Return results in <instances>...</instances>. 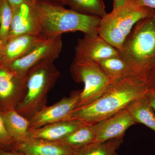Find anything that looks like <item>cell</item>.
I'll return each instance as SVG.
<instances>
[{"label": "cell", "instance_id": "1", "mask_svg": "<svg viewBox=\"0 0 155 155\" xmlns=\"http://www.w3.org/2000/svg\"><path fill=\"white\" fill-rule=\"evenodd\" d=\"M148 89L146 81L134 76L113 81L99 98L76 108L65 120H77L94 124L126 109L134 101L144 96Z\"/></svg>", "mask_w": 155, "mask_h": 155}, {"label": "cell", "instance_id": "2", "mask_svg": "<svg viewBox=\"0 0 155 155\" xmlns=\"http://www.w3.org/2000/svg\"><path fill=\"white\" fill-rule=\"evenodd\" d=\"M118 51L129 67L131 76L147 82L149 74L155 65L153 9L147 17L136 23Z\"/></svg>", "mask_w": 155, "mask_h": 155}, {"label": "cell", "instance_id": "3", "mask_svg": "<svg viewBox=\"0 0 155 155\" xmlns=\"http://www.w3.org/2000/svg\"><path fill=\"white\" fill-rule=\"evenodd\" d=\"M35 3L41 25V34L46 38L76 31L84 34L98 33L100 17L65 8L60 3L35 0Z\"/></svg>", "mask_w": 155, "mask_h": 155}, {"label": "cell", "instance_id": "4", "mask_svg": "<svg viewBox=\"0 0 155 155\" xmlns=\"http://www.w3.org/2000/svg\"><path fill=\"white\" fill-rule=\"evenodd\" d=\"M60 75V71L51 61L31 68L26 74L25 95L15 110L29 120L46 107L48 94Z\"/></svg>", "mask_w": 155, "mask_h": 155}, {"label": "cell", "instance_id": "5", "mask_svg": "<svg viewBox=\"0 0 155 155\" xmlns=\"http://www.w3.org/2000/svg\"><path fill=\"white\" fill-rule=\"evenodd\" d=\"M153 10L138 5L135 0H126L122 6L101 18L98 34L119 51L136 23L147 17Z\"/></svg>", "mask_w": 155, "mask_h": 155}, {"label": "cell", "instance_id": "6", "mask_svg": "<svg viewBox=\"0 0 155 155\" xmlns=\"http://www.w3.org/2000/svg\"><path fill=\"white\" fill-rule=\"evenodd\" d=\"M70 72L76 82H83L77 107L87 105L101 97L112 81L96 62L91 61H73Z\"/></svg>", "mask_w": 155, "mask_h": 155}, {"label": "cell", "instance_id": "7", "mask_svg": "<svg viewBox=\"0 0 155 155\" xmlns=\"http://www.w3.org/2000/svg\"><path fill=\"white\" fill-rule=\"evenodd\" d=\"M26 75L0 64V111L15 110L22 101L25 91Z\"/></svg>", "mask_w": 155, "mask_h": 155}, {"label": "cell", "instance_id": "8", "mask_svg": "<svg viewBox=\"0 0 155 155\" xmlns=\"http://www.w3.org/2000/svg\"><path fill=\"white\" fill-rule=\"evenodd\" d=\"M62 47L61 35L46 39L26 55L13 61L7 66L11 70L26 75L30 69L37 65L48 61L54 62L58 59Z\"/></svg>", "mask_w": 155, "mask_h": 155}, {"label": "cell", "instance_id": "9", "mask_svg": "<svg viewBox=\"0 0 155 155\" xmlns=\"http://www.w3.org/2000/svg\"><path fill=\"white\" fill-rule=\"evenodd\" d=\"M12 10L13 18L7 42L22 35H41V25L35 0L27 1Z\"/></svg>", "mask_w": 155, "mask_h": 155}, {"label": "cell", "instance_id": "10", "mask_svg": "<svg viewBox=\"0 0 155 155\" xmlns=\"http://www.w3.org/2000/svg\"><path fill=\"white\" fill-rule=\"evenodd\" d=\"M81 91H75L49 107H45L29 119V131L55 122L64 121L77 107Z\"/></svg>", "mask_w": 155, "mask_h": 155}, {"label": "cell", "instance_id": "11", "mask_svg": "<svg viewBox=\"0 0 155 155\" xmlns=\"http://www.w3.org/2000/svg\"><path fill=\"white\" fill-rule=\"evenodd\" d=\"M119 55V51L98 33L84 34L78 39L75 47L74 61L99 62L110 57Z\"/></svg>", "mask_w": 155, "mask_h": 155}, {"label": "cell", "instance_id": "12", "mask_svg": "<svg viewBox=\"0 0 155 155\" xmlns=\"http://www.w3.org/2000/svg\"><path fill=\"white\" fill-rule=\"evenodd\" d=\"M136 124L127 109H124L114 116L94 124L95 134L94 142H104L124 136L126 130Z\"/></svg>", "mask_w": 155, "mask_h": 155}, {"label": "cell", "instance_id": "13", "mask_svg": "<svg viewBox=\"0 0 155 155\" xmlns=\"http://www.w3.org/2000/svg\"><path fill=\"white\" fill-rule=\"evenodd\" d=\"M46 39L42 35H22L10 40L3 47L0 64L7 66L24 57Z\"/></svg>", "mask_w": 155, "mask_h": 155}, {"label": "cell", "instance_id": "14", "mask_svg": "<svg viewBox=\"0 0 155 155\" xmlns=\"http://www.w3.org/2000/svg\"><path fill=\"white\" fill-rule=\"evenodd\" d=\"M11 150L24 155H71L73 150L57 142L29 138L14 143Z\"/></svg>", "mask_w": 155, "mask_h": 155}, {"label": "cell", "instance_id": "15", "mask_svg": "<svg viewBox=\"0 0 155 155\" xmlns=\"http://www.w3.org/2000/svg\"><path fill=\"white\" fill-rule=\"evenodd\" d=\"M85 122L77 120H64L29 131L30 138L58 142L66 138Z\"/></svg>", "mask_w": 155, "mask_h": 155}, {"label": "cell", "instance_id": "16", "mask_svg": "<svg viewBox=\"0 0 155 155\" xmlns=\"http://www.w3.org/2000/svg\"><path fill=\"white\" fill-rule=\"evenodd\" d=\"M6 129L14 143L29 138V121L15 110L2 112Z\"/></svg>", "mask_w": 155, "mask_h": 155}, {"label": "cell", "instance_id": "17", "mask_svg": "<svg viewBox=\"0 0 155 155\" xmlns=\"http://www.w3.org/2000/svg\"><path fill=\"white\" fill-rule=\"evenodd\" d=\"M126 109L136 123H141L155 132V111L146 94L130 103Z\"/></svg>", "mask_w": 155, "mask_h": 155}, {"label": "cell", "instance_id": "18", "mask_svg": "<svg viewBox=\"0 0 155 155\" xmlns=\"http://www.w3.org/2000/svg\"><path fill=\"white\" fill-rule=\"evenodd\" d=\"M94 124L84 123L66 138L57 142L72 150L77 149L94 142L95 140Z\"/></svg>", "mask_w": 155, "mask_h": 155}, {"label": "cell", "instance_id": "19", "mask_svg": "<svg viewBox=\"0 0 155 155\" xmlns=\"http://www.w3.org/2000/svg\"><path fill=\"white\" fill-rule=\"evenodd\" d=\"M97 63L112 82L131 76L129 67L120 55L110 57Z\"/></svg>", "mask_w": 155, "mask_h": 155}, {"label": "cell", "instance_id": "20", "mask_svg": "<svg viewBox=\"0 0 155 155\" xmlns=\"http://www.w3.org/2000/svg\"><path fill=\"white\" fill-rule=\"evenodd\" d=\"M123 137H120L104 142L93 143L73 150L71 155H113L122 144Z\"/></svg>", "mask_w": 155, "mask_h": 155}, {"label": "cell", "instance_id": "21", "mask_svg": "<svg viewBox=\"0 0 155 155\" xmlns=\"http://www.w3.org/2000/svg\"><path fill=\"white\" fill-rule=\"evenodd\" d=\"M69 5L80 14L102 18L107 14L103 0H64L63 5Z\"/></svg>", "mask_w": 155, "mask_h": 155}, {"label": "cell", "instance_id": "22", "mask_svg": "<svg viewBox=\"0 0 155 155\" xmlns=\"http://www.w3.org/2000/svg\"><path fill=\"white\" fill-rule=\"evenodd\" d=\"M13 10L7 0H0V37L3 47L8 38Z\"/></svg>", "mask_w": 155, "mask_h": 155}, {"label": "cell", "instance_id": "23", "mask_svg": "<svg viewBox=\"0 0 155 155\" xmlns=\"http://www.w3.org/2000/svg\"><path fill=\"white\" fill-rule=\"evenodd\" d=\"M14 144V141L6 129L2 112L0 111V148L10 150Z\"/></svg>", "mask_w": 155, "mask_h": 155}, {"label": "cell", "instance_id": "24", "mask_svg": "<svg viewBox=\"0 0 155 155\" xmlns=\"http://www.w3.org/2000/svg\"><path fill=\"white\" fill-rule=\"evenodd\" d=\"M146 97L150 105L155 111V89L149 87L146 94Z\"/></svg>", "mask_w": 155, "mask_h": 155}, {"label": "cell", "instance_id": "25", "mask_svg": "<svg viewBox=\"0 0 155 155\" xmlns=\"http://www.w3.org/2000/svg\"><path fill=\"white\" fill-rule=\"evenodd\" d=\"M147 83L149 87L155 89V65L149 74Z\"/></svg>", "mask_w": 155, "mask_h": 155}, {"label": "cell", "instance_id": "26", "mask_svg": "<svg viewBox=\"0 0 155 155\" xmlns=\"http://www.w3.org/2000/svg\"><path fill=\"white\" fill-rule=\"evenodd\" d=\"M138 5L155 10V0H135Z\"/></svg>", "mask_w": 155, "mask_h": 155}, {"label": "cell", "instance_id": "27", "mask_svg": "<svg viewBox=\"0 0 155 155\" xmlns=\"http://www.w3.org/2000/svg\"><path fill=\"white\" fill-rule=\"evenodd\" d=\"M0 155H24L22 153L14 150H6L0 148Z\"/></svg>", "mask_w": 155, "mask_h": 155}, {"label": "cell", "instance_id": "28", "mask_svg": "<svg viewBox=\"0 0 155 155\" xmlns=\"http://www.w3.org/2000/svg\"><path fill=\"white\" fill-rule=\"evenodd\" d=\"M7 1L13 9L17 6L20 5L22 3L25 2L29 0H7Z\"/></svg>", "mask_w": 155, "mask_h": 155}, {"label": "cell", "instance_id": "29", "mask_svg": "<svg viewBox=\"0 0 155 155\" xmlns=\"http://www.w3.org/2000/svg\"><path fill=\"white\" fill-rule=\"evenodd\" d=\"M126 0H114V4H113V9H115L119 8L122 6Z\"/></svg>", "mask_w": 155, "mask_h": 155}, {"label": "cell", "instance_id": "30", "mask_svg": "<svg viewBox=\"0 0 155 155\" xmlns=\"http://www.w3.org/2000/svg\"><path fill=\"white\" fill-rule=\"evenodd\" d=\"M36 1H45V2H56L60 3L63 5V2L64 0H35Z\"/></svg>", "mask_w": 155, "mask_h": 155}, {"label": "cell", "instance_id": "31", "mask_svg": "<svg viewBox=\"0 0 155 155\" xmlns=\"http://www.w3.org/2000/svg\"><path fill=\"white\" fill-rule=\"evenodd\" d=\"M3 48V45L1 40V37H0V60H1V56H2V52Z\"/></svg>", "mask_w": 155, "mask_h": 155}, {"label": "cell", "instance_id": "32", "mask_svg": "<svg viewBox=\"0 0 155 155\" xmlns=\"http://www.w3.org/2000/svg\"><path fill=\"white\" fill-rule=\"evenodd\" d=\"M118 155V154H117V153H116H116H114V155Z\"/></svg>", "mask_w": 155, "mask_h": 155}, {"label": "cell", "instance_id": "33", "mask_svg": "<svg viewBox=\"0 0 155 155\" xmlns=\"http://www.w3.org/2000/svg\"><path fill=\"white\" fill-rule=\"evenodd\" d=\"M154 11L155 13V10H154Z\"/></svg>", "mask_w": 155, "mask_h": 155}]
</instances>
